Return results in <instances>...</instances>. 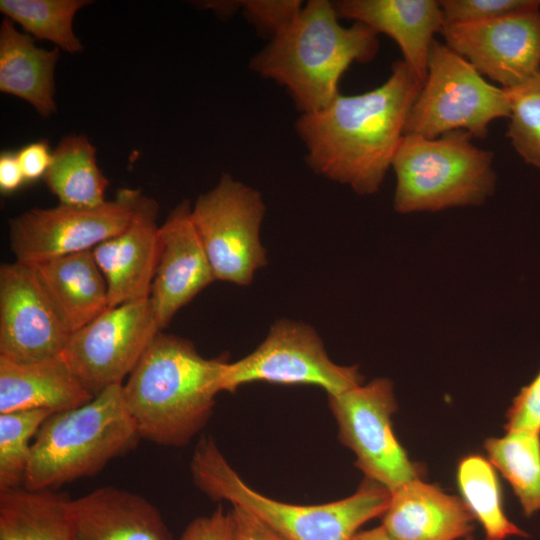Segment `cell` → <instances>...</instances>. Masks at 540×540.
<instances>
[{"label": "cell", "mask_w": 540, "mask_h": 540, "mask_svg": "<svg viewBox=\"0 0 540 540\" xmlns=\"http://www.w3.org/2000/svg\"><path fill=\"white\" fill-rule=\"evenodd\" d=\"M140 439L123 384L108 387L88 403L53 413L43 422L32 442L23 487L57 490L94 476Z\"/></svg>", "instance_id": "5"}, {"label": "cell", "mask_w": 540, "mask_h": 540, "mask_svg": "<svg viewBox=\"0 0 540 540\" xmlns=\"http://www.w3.org/2000/svg\"><path fill=\"white\" fill-rule=\"evenodd\" d=\"M464 540H474V538L471 535H469L468 537L464 538Z\"/></svg>", "instance_id": "38"}, {"label": "cell", "mask_w": 540, "mask_h": 540, "mask_svg": "<svg viewBox=\"0 0 540 540\" xmlns=\"http://www.w3.org/2000/svg\"><path fill=\"white\" fill-rule=\"evenodd\" d=\"M26 264L71 334L109 308L106 280L92 250Z\"/></svg>", "instance_id": "20"}, {"label": "cell", "mask_w": 540, "mask_h": 540, "mask_svg": "<svg viewBox=\"0 0 540 540\" xmlns=\"http://www.w3.org/2000/svg\"><path fill=\"white\" fill-rule=\"evenodd\" d=\"M509 114L510 100L504 88L489 83L465 58L434 40L405 135L434 139L464 130L486 138L491 122Z\"/></svg>", "instance_id": "7"}, {"label": "cell", "mask_w": 540, "mask_h": 540, "mask_svg": "<svg viewBox=\"0 0 540 540\" xmlns=\"http://www.w3.org/2000/svg\"><path fill=\"white\" fill-rule=\"evenodd\" d=\"M158 209L142 193L128 226L92 249L106 280L109 308L150 298L161 250Z\"/></svg>", "instance_id": "16"}, {"label": "cell", "mask_w": 540, "mask_h": 540, "mask_svg": "<svg viewBox=\"0 0 540 540\" xmlns=\"http://www.w3.org/2000/svg\"><path fill=\"white\" fill-rule=\"evenodd\" d=\"M507 137L523 160L540 170V75L512 89Z\"/></svg>", "instance_id": "29"}, {"label": "cell", "mask_w": 540, "mask_h": 540, "mask_svg": "<svg viewBox=\"0 0 540 540\" xmlns=\"http://www.w3.org/2000/svg\"><path fill=\"white\" fill-rule=\"evenodd\" d=\"M93 398L62 355L31 363L0 357V413L45 410L53 414Z\"/></svg>", "instance_id": "21"}, {"label": "cell", "mask_w": 540, "mask_h": 540, "mask_svg": "<svg viewBox=\"0 0 540 540\" xmlns=\"http://www.w3.org/2000/svg\"><path fill=\"white\" fill-rule=\"evenodd\" d=\"M70 516L72 540H173L150 501L115 486L72 499Z\"/></svg>", "instance_id": "17"}, {"label": "cell", "mask_w": 540, "mask_h": 540, "mask_svg": "<svg viewBox=\"0 0 540 540\" xmlns=\"http://www.w3.org/2000/svg\"><path fill=\"white\" fill-rule=\"evenodd\" d=\"M71 500L23 486L0 492V540H72Z\"/></svg>", "instance_id": "23"}, {"label": "cell", "mask_w": 540, "mask_h": 540, "mask_svg": "<svg viewBox=\"0 0 540 540\" xmlns=\"http://www.w3.org/2000/svg\"><path fill=\"white\" fill-rule=\"evenodd\" d=\"M351 540H391L382 526L360 531L356 533Z\"/></svg>", "instance_id": "37"}, {"label": "cell", "mask_w": 540, "mask_h": 540, "mask_svg": "<svg viewBox=\"0 0 540 540\" xmlns=\"http://www.w3.org/2000/svg\"><path fill=\"white\" fill-rule=\"evenodd\" d=\"M441 34L449 48L504 89L540 75V10L479 23L445 24Z\"/></svg>", "instance_id": "13"}, {"label": "cell", "mask_w": 540, "mask_h": 540, "mask_svg": "<svg viewBox=\"0 0 540 540\" xmlns=\"http://www.w3.org/2000/svg\"><path fill=\"white\" fill-rule=\"evenodd\" d=\"M507 432L540 435V371L536 377L514 397L506 412Z\"/></svg>", "instance_id": "32"}, {"label": "cell", "mask_w": 540, "mask_h": 540, "mask_svg": "<svg viewBox=\"0 0 540 540\" xmlns=\"http://www.w3.org/2000/svg\"><path fill=\"white\" fill-rule=\"evenodd\" d=\"M233 520L230 511L220 505L208 516L192 520L179 540H231Z\"/></svg>", "instance_id": "33"}, {"label": "cell", "mask_w": 540, "mask_h": 540, "mask_svg": "<svg viewBox=\"0 0 540 540\" xmlns=\"http://www.w3.org/2000/svg\"><path fill=\"white\" fill-rule=\"evenodd\" d=\"M456 477L461 498L480 523L484 540L527 537L505 513L501 486L489 460L478 454L464 456L458 463Z\"/></svg>", "instance_id": "25"}, {"label": "cell", "mask_w": 540, "mask_h": 540, "mask_svg": "<svg viewBox=\"0 0 540 540\" xmlns=\"http://www.w3.org/2000/svg\"><path fill=\"white\" fill-rule=\"evenodd\" d=\"M333 5L339 18L362 23L392 38L403 61L424 82L434 35L441 33L445 24L439 1L339 0Z\"/></svg>", "instance_id": "18"}, {"label": "cell", "mask_w": 540, "mask_h": 540, "mask_svg": "<svg viewBox=\"0 0 540 540\" xmlns=\"http://www.w3.org/2000/svg\"><path fill=\"white\" fill-rule=\"evenodd\" d=\"M18 161L26 181L44 178L53 158V151L46 141H36L22 147L17 152Z\"/></svg>", "instance_id": "35"}, {"label": "cell", "mask_w": 540, "mask_h": 540, "mask_svg": "<svg viewBox=\"0 0 540 540\" xmlns=\"http://www.w3.org/2000/svg\"><path fill=\"white\" fill-rule=\"evenodd\" d=\"M225 358L206 359L181 337L160 331L123 383L139 436L183 447L210 419Z\"/></svg>", "instance_id": "2"}, {"label": "cell", "mask_w": 540, "mask_h": 540, "mask_svg": "<svg viewBox=\"0 0 540 540\" xmlns=\"http://www.w3.org/2000/svg\"><path fill=\"white\" fill-rule=\"evenodd\" d=\"M339 19L333 2L307 1L251 61L256 73L287 90L302 113L325 108L340 93L350 65L370 62L378 53L375 31L359 22L343 26Z\"/></svg>", "instance_id": "3"}, {"label": "cell", "mask_w": 540, "mask_h": 540, "mask_svg": "<svg viewBox=\"0 0 540 540\" xmlns=\"http://www.w3.org/2000/svg\"><path fill=\"white\" fill-rule=\"evenodd\" d=\"M264 214L260 193L229 174L197 198L191 218L215 280L246 286L266 265L260 241Z\"/></svg>", "instance_id": "8"}, {"label": "cell", "mask_w": 540, "mask_h": 540, "mask_svg": "<svg viewBox=\"0 0 540 540\" xmlns=\"http://www.w3.org/2000/svg\"><path fill=\"white\" fill-rule=\"evenodd\" d=\"M51 414L45 410L0 413V492L23 486L31 440Z\"/></svg>", "instance_id": "28"}, {"label": "cell", "mask_w": 540, "mask_h": 540, "mask_svg": "<svg viewBox=\"0 0 540 540\" xmlns=\"http://www.w3.org/2000/svg\"><path fill=\"white\" fill-rule=\"evenodd\" d=\"M44 181L59 204L94 207L107 201L109 181L97 165L95 147L82 134L59 142Z\"/></svg>", "instance_id": "24"}, {"label": "cell", "mask_w": 540, "mask_h": 540, "mask_svg": "<svg viewBox=\"0 0 540 540\" xmlns=\"http://www.w3.org/2000/svg\"><path fill=\"white\" fill-rule=\"evenodd\" d=\"M231 540H286L272 528L246 510L232 506Z\"/></svg>", "instance_id": "34"}, {"label": "cell", "mask_w": 540, "mask_h": 540, "mask_svg": "<svg viewBox=\"0 0 540 540\" xmlns=\"http://www.w3.org/2000/svg\"><path fill=\"white\" fill-rule=\"evenodd\" d=\"M89 4L87 0H1L0 11L27 34L74 54L82 51L83 45L73 31V19Z\"/></svg>", "instance_id": "27"}, {"label": "cell", "mask_w": 540, "mask_h": 540, "mask_svg": "<svg viewBox=\"0 0 540 540\" xmlns=\"http://www.w3.org/2000/svg\"><path fill=\"white\" fill-rule=\"evenodd\" d=\"M456 130L434 139L404 135L391 167L396 176L394 209L401 214L436 212L483 204L493 195L492 152Z\"/></svg>", "instance_id": "6"}, {"label": "cell", "mask_w": 540, "mask_h": 540, "mask_svg": "<svg viewBox=\"0 0 540 540\" xmlns=\"http://www.w3.org/2000/svg\"><path fill=\"white\" fill-rule=\"evenodd\" d=\"M423 80L395 61L380 86L357 95L339 93L325 108L301 113L296 131L308 165L356 193H376L405 135L411 108Z\"/></svg>", "instance_id": "1"}, {"label": "cell", "mask_w": 540, "mask_h": 540, "mask_svg": "<svg viewBox=\"0 0 540 540\" xmlns=\"http://www.w3.org/2000/svg\"><path fill=\"white\" fill-rule=\"evenodd\" d=\"M160 331L150 298L130 302L108 308L72 333L61 355L95 397L123 384Z\"/></svg>", "instance_id": "12"}, {"label": "cell", "mask_w": 540, "mask_h": 540, "mask_svg": "<svg viewBox=\"0 0 540 540\" xmlns=\"http://www.w3.org/2000/svg\"><path fill=\"white\" fill-rule=\"evenodd\" d=\"M303 6L300 0H245L240 8L246 18L270 38L289 25Z\"/></svg>", "instance_id": "31"}, {"label": "cell", "mask_w": 540, "mask_h": 540, "mask_svg": "<svg viewBox=\"0 0 540 540\" xmlns=\"http://www.w3.org/2000/svg\"><path fill=\"white\" fill-rule=\"evenodd\" d=\"M26 181L17 153L4 151L0 155V190L11 193L19 189Z\"/></svg>", "instance_id": "36"}, {"label": "cell", "mask_w": 540, "mask_h": 540, "mask_svg": "<svg viewBox=\"0 0 540 540\" xmlns=\"http://www.w3.org/2000/svg\"><path fill=\"white\" fill-rule=\"evenodd\" d=\"M71 333L32 269L14 261L0 266V357L19 363L59 356Z\"/></svg>", "instance_id": "14"}, {"label": "cell", "mask_w": 540, "mask_h": 540, "mask_svg": "<svg viewBox=\"0 0 540 540\" xmlns=\"http://www.w3.org/2000/svg\"><path fill=\"white\" fill-rule=\"evenodd\" d=\"M382 527L391 540H458L474 529V516L461 497L412 480L391 491Z\"/></svg>", "instance_id": "19"}, {"label": "cell", "mask_w": 540, "mask_h": 540, "mask_svg": "<svg viewBox=\"0 0 540 540\" xmlns=\"http://www.w3.org/2000/svg\"><path fill=\"white\" fill-rule=\"evenodd\" d=\"M195 485L215 501L253 514L286 540H351L359 528L386 511L391 491L366 478L344 499L318 505L281 502L249 487L212 438L197 444L190 463Z\"/></svg>", "instance_id": "4"}, {"label": "cell", "mask_w": 540, "mask_h": 540, "mask_svg": "<svg viewBox=\"0 0 540 540\" xmlns=\"http://www.w3.org/2000/svg\"><path fill=\"white\" fill-rule=\"evenodd\" d=\"M139 189L120 188L113 200L94 207L59 204L34 208L9 221L10 249L15 260L35 263L92 250L130 223Z\"/></svg>", "instance_id": "11"}, {"label": "cell", "mask_w": 540, "mask_h": 540, "mask_svg": "<svg viewBox=\"0 0 540 540\" xmlns=\"http://www.w3.org/2000/svg\"><path fill=\"white\" fill-rule=\"evenodd\" d=\"M60 49L37 47L9 18L0 26V91L31 104L43 117L56 112L54 71Z\"/></svg>", "instance_id": "22"}, {"label": "cell", "mask_w": 540, "mask_h": 540, "mask_svg": "<svg viewBox=\"0 0 540 540\" xmlns=\"http://www.w3.org/2000/svg\"><path fill=\"white\" fill-rule=\"evenodd\" d=\"M252 382L315 385L333 395L363 384V376L356 365L334 363L311 326L282 319L253 352L223 367L221 392Z\"/></svg>", "instance_id": "9"}, {"label": "cell", "mask_w": 540, "mask_h": 540, "mask_svg": "<svg viewBox=\"0 0 540 540\" xmlns=\"http://www.w3.org/2000/svg\"><path fill=\"white\" fill-rule=\"evenodd\" d=\"M439 5L445 24L479 23L540 10V0H441Z\"/></svg>", "instance_id": "30"}, {"label": "cell", "mask_w": 540, "mask_h": 540, "mask_svg": "<svg viewBox=\"0 0 540 540\" xmlns=\"http://www.w3.org/2000/svg\"><path fill=\"white\" fill-rule=\"evenodd\" d=\"M160 256L150 299L163 330L179 309L215 281L187 201L178 204L160 226Z\"/></svg>", "instance_id": "15"}, {"label": "cell", "mask_w": 540, "mask_h": 540, "mask_svg": "<svg viewBox=\"0 0 540 540\" xmlns=\"http://www.w3.org/2000/svg\"><path fill=\"white\" fill-rule=\"evenodd\" d=\"M488 460L509 482L523 513L540 511V435L507 432L484 442Z\"/></svg>", "instance_id": "26"}, {"label": "cell", "mask_w": 540, "mask_h": 540, "mask_svg": "<svg viewBox=\"0 0 540 540\" xmlns=\"http://www.w3.org/2000/svg\"><path fill=\"white\" fill-rule=\"evenodd\" d=\"M340 441L353 451L355 465L390 491L412 480L422 479L425 470L409 459L392 429L397 410L393 384L377 378L339 394L328 395Z\"/></svg>", "instance_id": "10"}]
</instances>
